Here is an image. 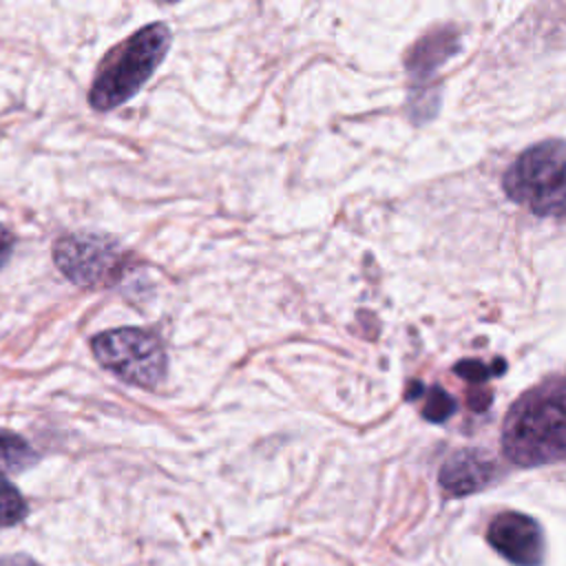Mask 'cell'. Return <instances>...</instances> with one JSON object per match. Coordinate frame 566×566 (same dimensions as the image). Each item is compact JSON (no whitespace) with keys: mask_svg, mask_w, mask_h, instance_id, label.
Wrapping results in <instances>:
<instances>
[{"mask_svg":"<svg viewBox=\"0 0 566 566\" xmlns=\"http://www.w3.org/2000/svg\"><path fill=\"white\" fill-rule=\"evenodd\" d=\"M502 451L517 467L566 460V376L522 394L502 427Z\"/></svg>","mask_w":566,"mask_h":566,"instance_id":"obj_1","label":"cell"},{"mask_svg":"<svg viewBox=\"0 0 566 566\" xmlns=\"http://www.w3.org/2000/svg\"><path fill=\"white\" fill-rule=\"evenodd\" d=\"M170 46V29L164 22L142 27L115 44L95 73L88 102L95 111H113L126 104L159 69Z\"/></svg>","mask_w":566,"mask_h":566,"instance_id":"obj_2","label":"cell"},{"mask_svg":"<svg viewBox=\"0 0 566 566\" xmlns=\"http://www.w3.org/2000/svg\"><path fill=\"white\" fill-rule=\"evenodd\" d=\"M502 188L537 217H566V142L546 139L526 148L504 172Z\"/></svg>","mask_w":566,"mask_h":566,"instance_id":"obj_3","label":"cell"},{"mask_svg":"<svg viewBox=\"0 0 566 566\" xmlns=\"http://www.w3.org/2000/svg\"><path fill=\"white\" fill-rule=\"evenodd\" d=\"M97 363L128 385L155 389L166 376L168 358L157 334L139 327H117L91 338Z\"/></svg>","mask_w":566,"mask_h":566,"instance_id":"obj_4","label":"cell"},{"mask_svg":"<svg viewBox=\"0 0 566 566\" xmlns=\"http://www.w3.org/2000/svg\"><path fill=\"white\" fill-rule=\"evenodd\" d=\"M53 263L80 287L111 285L124 274L126 250L108 234L73 232L53 243Z\"/></svg>","mask_w":566,"mask_h":566,"instance_id":"obj_5","label":"cell"},{"mask_svg":"<svg viewBox=\"0 0 566 566\" xmlns=\"http://www.w3.org/2000/svg\"><path fill=\"white\" fill-rule=\"evenodd\" d=\"M489 544L515 566H539L544 559V537L539 524L517 511L500 513L486 528Z\"/></svg>","mask_w":566,"mask_h":566,"instance_id":"obj_6","label":"cell"},{"mask_svg":"<svg viewBox=\"0 0 566 566\" xmlns=\"http://www.w3.org/2000/svg\"><path fill=\"white\" fill-rule=\"evenodd\" d=\"M495 475V462L480 449H462L440 467L438 482L449 497H464L482 491Z\"/></svg>","mask_w":566,"mask_h":566,"instance_id":"obj_7","label":"cell"},{"mask_svg":"<svg viewBox=\"0 0 566 566\" xmlns=\"http://www.w3.org/2000/svg\"><path fill=\"white\" fill-rule=\"evenodd\" d=\"M458 49V38L451 29H438L418 40L407 55V71L413 82H427L442 62Z\"/></svg>","mask_w":566,"mask_h":566,"instance_id":"obj_8","label":"cell"},{"mask_svg":"<svg viewBox=\"0 0 566 566\" xmlns=\"http://www.w3.org/2000/svg\"><path fill=\"white\" fill-rule=\"evenodd\" d=\"M33 458H35V453L22 436L0 429V469L2 471L22 469L29 462H33Z\"/></svg>","mask_w":566,"mask_h":566,"instance_id":"obj_9","label":"cell"},{"mask_svg":"<svg viewBox=\"0 0 566 566\" xmlns=\"http://www.w3.org/2000/svg\"><path fill=\"white\" fill-rule=\"evenodd\" d=\"M27 500L22 493L0 473V526H13L27 517Z\"/></svg>","mask_w":566,"mask_h":566,"instance_id":"obj_10","label":"cell"},{"mask_svg":"<svg viewBox=\"0 0 566 566\" xmlns=\"http://www.w3.org/2000/svg\"><path fill=\"white\" fill-rule=\"evenodd\" d=\"M453 411L455 400L442 387H431L422 407V418L429 422H444Z\"/></svg>","mask_w":566,"mask_h":566,"instance_id":"obj_11","label":"cell"},{"mask_svg":"<svg viewBox=\"0 0 566 566\" xmlns=\"http://www.w3.org/2000/svg\"><path fill=\"white\" fill-rule=\"evenodd\" d=\"M504 367H506L504 360H500L493 369H489V367H486L484 363H480V360H460V363L453 367V371H455L458 376L467 378L469 382H484L491 374H502Z\"/></svg>","mask_w":566,"mask_h":566,"instance_id":"obj_12","label":"cell"},{"mask_svg":"<svg viewBox=\"0 0 566 566\" xmlns=\"http://www.w3.org/2000/svg\"><path fill=\"white\" fill-rule=\"evenodd\" d=\"M13 248H15V234L9 228L0 226V270L7 265L9 256L13 254Z\"/></svg>","mask_w":566,"mask_h":566,"instance_id":"obj_13","label":"cell"},{"mask_svg":"<svg viewBox=\"0 0 566 566\" xmlns=\"http://www.w3.org/2000/svg\"><path fill=\"white\" fill-rule=\"evenodd\" d=\"M0 566H38V564L31 557H27V555L15 553V555L0 557Z\"/></svg>","mask_w":566,"mask_h":566,"instance_id":"obj_14","label":"cell"}]
</instances>
